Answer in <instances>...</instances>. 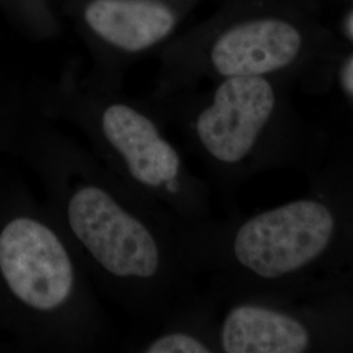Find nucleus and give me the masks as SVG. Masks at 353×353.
Segmentation results:
<instances>
[{"mask_svg": "<svg viewBox=\"0 0 353 353\" xmlns=\"http://www.w3.org/2000/svg\"><path fill=\"white\" fill-rule=\"evenodd\" d=\"M220 345L227 353H301L309 345V334L292 316L242 303L224 318Z\"/></svg>", "mask_w": 353, "mask_h": 353, "instance_id": "obj_8", "label": "nucleus"}, {"mask_svg": "<svg viewBox=\"0 0 353 353\" xmlns=\"http://www.w3.org/2000/svg\"><path fill=\"white\" fill-rule=\"evenodd\" d=\"M7 152L37 174L48 210L102 300L134 330L131 339L183 313L185 254L176 214L128 186L38 108Z\"/></svg>", "mask_w": 353, "mask_h": 353, "instance_id": "obj_1", "label": "nucleus"}, {"mask_svg": "<svg viewBox=\"0 0 353 353\" xmlns=\"http://www.w3.org/2000/svg\"><path fill=\"white\" fill-rule=\"evenodd\" d=\"M332 233L334 217L323 204L297 201L241 224L230 243L232 255L259 278H279L316 259Z\"/></svg>", "mask_w": 353, "mask_h": 353, "instance_id": "obj_5", "label": "nucleus"}, {"mask_svg": "<svg viewBox=\"0 0 353 353\" xmlns=\"http://www.w3.org/2000/svg\"><path fill=\"white\" fill-rule=\"evenodd\" d=\"M70 1H75V0H59V4H64V3H70Z\"/></svg>", "mask_w": 353, "mask_h": 353, "instance_id": "obj_11", "label": "nucleus"}, {"mask_svg": "<svg viewBox=\"0 0 353 353\" xmlns=\"http://www.w3.org/2000/svg\"><path fill=\"white\" fill-rule=\"evenodd\" d=\"M34 105V87L23 93L0 81V151H8L14 132Z\"/></svg>", "mask_w": 353, "mask_h": 353, "instance_id": "obj_10", "label": "nucleus"}, {"mask_svg": "<svg viewBox=\"0 0 353 353\" xmlns=\"http://www.w3.org/2000/svg\"><path fill=\"white\" fill-rule=\"evenodd\" d=\"M0 7L33 39L49 41L62 34V23L51 0H0Z\"/></svg>", "mask_w": 353, "mask_h": 353, "instance_id": "obj_9", "label": "nucleus"}, {"mask_svg": "<svg viewBox=\"0 0 353 353\" xmlns=\"http://www.w3.org/2000/svg\"><path fill=\"white\" fill-rule=\"evenodd\" d=\"M275 102L274 88L263 76L225 77L211 101L194 114L189 130L207 157L234 166L255 148Z\"/></svg>", "mask_w": 353, "mask_h": 353, "instance_id": "obj_6", "label": "nucleus"}, {"mask_svg": "<svg viewBox=\"0 0 353 353\" xmlns=\"http://www.w3.org/2000/svg\"><path fill=\"white\" fill-rule=\"evenodd\" d=\"M192 0H75L61 10L92 57V71L122 83L131 64L174 37Z\"/></svg>", "mask_w": 353, "mask_h": 353, "instance_id": "obj_4", "label": "nucleus"}, {"mask_svg": "<svg viewBox=\"0 0 353 353\" xmlns=\"http://www.w3.org/2000/svg\"><path fill=\"white\" fill-rule=\"evenodd\" d=\"M0 327L34 351L123 347L100 293L46 204L1 173Z\"/></svg>", "mask_w": 353, "mask_h": 353, "instance_id": "obj_2", "label": "nucleus"}, {"mask_svg": "<svg viewBox=\"0 0 353 353\" xmlns=\"http://www.w3.org/2000/svg\"><path fill=\"white\" fill-rule=\"evenodd\" d=\"M38 109L77 130L102 164L128 186L176 214L191 203V181L166 123L145 97H132L77 62L34 87Z\"/></svg>", "mask_w": 353, "mask_h": 353, "instance_id": "obj_3", "label": "nucleus"}, {"mask_svg": "<svg viewBox=\"0 0 353 353\" xmlns=\"http://www.w3.org/2000/svg\"><path fill=\"white\" fill-rule=\"evenodd\" d=\"M202 52L181 57H160L159 67L179 63L201 55L205 67L225 79L234 76H265L287 67L301 48L294 26L270 17L237 19L216 29L205 38ZM203 63V64H204Z\"/></svg>", "mask_w": 353, "mask_h": 353, "instance_id": "obj_7", "label": "nucleus"}]
</instances>
